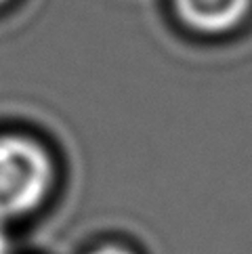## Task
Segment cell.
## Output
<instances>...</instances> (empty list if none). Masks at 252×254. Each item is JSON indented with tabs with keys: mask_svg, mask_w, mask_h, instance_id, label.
Instances as JSON below:
<instances>
[{
	"mask_svg": "<svg viewBox=\"0 0 252 254\" xmlns=\"http://www.w3.org/2000/svg\"><path fill=\"white\" fill-rule=\"evenodd\" d=\"M53 187V162L47 149L28 137H0V219L36 210Z\"/></svg>",
	"mask_w": 252,
	"mask_h": 254,
	"instance_id": "cell-1",
	"label": "cell"
},
{
	"mask_svg": "<svg viewBox=\"0 0 252 254\" xmlns=\"http://www.w3.org/2000/svg\"><path fill=\"white\" fill-rule=\"evenodd\" d=\"M179 17L195 32L225 34L246 19L252 0H175Z\"/></svg>",
	"mask_w": 252,
	"mask_h": 254,
	"instance_id": "cell-2",
	"label": "cell"
},
{
	"mask_svg": "<svg viewBox=\"0 0 252 254\" xmlns=\"http://www.w3.org/2000/svg\"><path fill=\"white\" fill-rule=\"evenodd\" d=\"M91 254H132V252L126 248H118V246H105V248H99Z\"/></svg>",
	"mask_w": 252,
	"mask_h": 254,
	"instance_id": "cell-3",
	"label": "cell"
},
{
	"mask_svg": "<svg viewBox=\"0 0 252 254\" xmlns=\"http://www.w3.org/2000/svg\"><path fill=\"white\" fill-rule=\"evenodd\" d=\"M0 254H11V246H8V240L4 238V233H0Z\"/></svg>",
	"mask_w": 252,
	"mask_h": 254,
	"instance_id": "cell-4",
	"label": "cell"
},
{
	"mask_svg": "<svg viewBox=\"0 0 252 254\" xmlns=\"http://www.w3.org/2000/svg\"><path fill=\"white\" fill-rule=\"evenodd\" d=\"M4 2H6V0H0V4H4Z\"/></svg>",
	"mask_w": 252,
	"mask_h": 254,
	"instance_id": "cell-5",
	"label": "cell"
}]
</instances>
